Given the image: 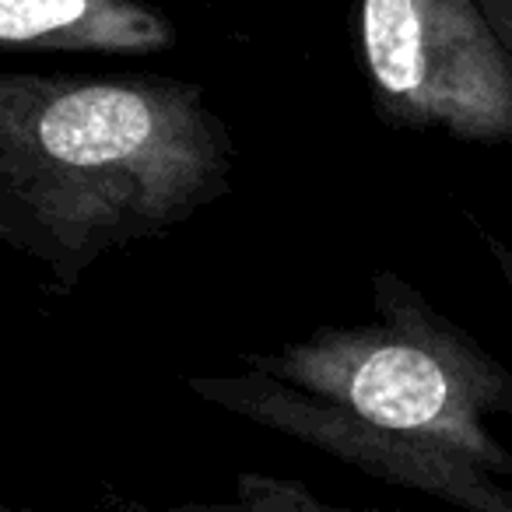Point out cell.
<instances>
[{
  "label": "cell",
  "mask_w": 512,
  "mask_h": 512,
  "mask_svg": "<svg viewBox=\"0 0 512 512\" xmlns=\"http://www.w3.org/2000/svg\"><path fill=\"white\" fill-rule=\"evenodd\" d=\"M109 512H407V509H355V505H334L320 498L313 488L292 477L242 470L235 474L232 502H176V505H148L137 498L102 491Z\"/></svg>",
  "instance_id": "6"
},
{
  "label": "cell",
  "mask_w": 512,
  "mask_h": 512,
  "mask_svg": "<svg viewBox=\"0 0 512 512\" xmlns=\"http://www.w3.org/2000/svg\"><path fill=\"white\" fill-rule=\"evenodd\" d=\"M355 46L383 127L512 144V53L481 0H355Z\"/></svg>",
  "instance_id": "3"
},
{
  "label": "cell",
  "mask_w": 512,
  "mask_h": 512,
  "mask_svg": "<svg viewBox=\"0 0 512 512\" xmlns=\"http://www.w3.org/2000/svg\"><path fill=\"white\" fill-rule=\"evenodd\" d=\"M232 172V130L193 81L0 74V242L57 295L228 197Z\"/></svg>",
  "instance_id": "1"
},
{
  "label": "cell",
  "mask_w": 512,
  "mask_h": 512,
  "mask_svg": "<svg viewBox=\"0 0 512 512\" xmlns=\"http://www.w3.org/2000/svg\"><path fill=\"white\" fill-rule=\"evenodd\" d=\"M176 43V25L148 0H0V46L8 53L151 57Z\"/></svg>",
  "instance_id": "5"
},
{
  "label": "cell",
  "mask_w": 512,
  "mask_h": 512,
  "mask_svg": "<svg viewBox=\"0 0 512 512\" xmlns=\"http://www.w3.org/2000/svg\"><path fill=\"white\" fill-rule=\"evenodd\" d=\"M0 512H39V509H25V505H4Z\"/></svg>",
  "instance_id": "9"
},
{
  "label": "cell",
  "mask_w": 512,
  "mask_h": 512,
  "mask_svg": "<svg viewBox=\"0 0 512 512\" xmlns=\"http://www.w3.org/2000/svg\"><path fill=\"white\" fill-rule=\"evenodd\" d=\"M372 313L242 355V365L330 400L372 432L456 449L509 481L512 453L488 421L512 418V372L397 271L372 274Z\"/></svg>",
  "instance_id": "2"
},
{
  "label": "cell",
  "mask_w": 512,
  "mask_h": 512,
  "mask_svg": "<svg viewBox=\"0 0 512 512\" xmlns=\"http://www.w3.org/2000/svg\"><path fill=\"white\" fill-rule=\"evenodd\" d=\"M484 15L495 25L498 39L505 43V50L512 53V0H481Z\"/></svg>",
  "instance_id": "8"
},
{
  "label": "cell",
  "mask_w": 512,
  "mask_h": 512,
  "mask_svg": "<svg viewBox=\"0 0 512 512\" xmlns=\"http://www.w3.org/2000/svg\"><path fill=\"white\" fill-rule=\"evenodd\" d=\"M186 390L235 418H246L267 432L288 435L334 460L351 463L355 470L383 484L421 491L463 512H512V484L491 474L484 463L456 449L372 432L330 400L260 369L246 365L242 372L190 376Z\"/></svg>",
  "instance_id": "4"
},
{
  "label": "cell",
  "mask_w": 512,
  "mask_h": 512,
  "mask_svg": "<svg viewBox=\"0 0 512 512\" xmlns=\"http://www.w3.org/2000/svg\"><path fill=\"white\" fill-rule=\"evenodd\" d=\"M474 232H477V239L484 242V249H488L491 264H495V267H498V274H502L505 288L512 292V246H509L505 239H498V235H491L488 228L481 225V221H474Z\"/></svg>",
  "instance_id": "7"
}]
</instances>
